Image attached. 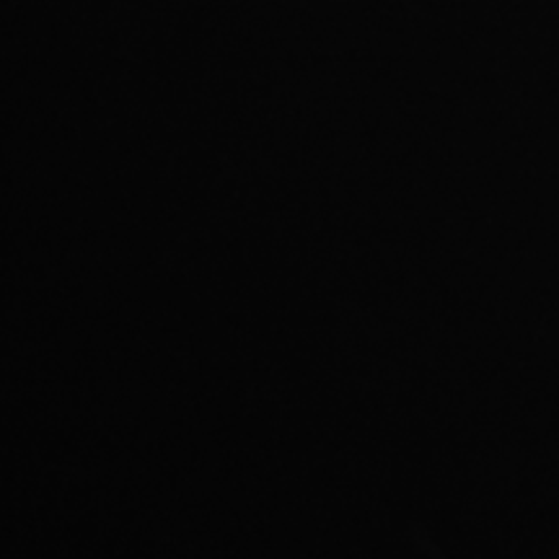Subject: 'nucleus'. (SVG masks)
Instances as JSON below:
<instances>
[]
</instances>
